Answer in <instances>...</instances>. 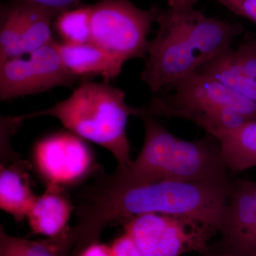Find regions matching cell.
<instances>
[{"label":"cell","instance_id":"27","mask_svg":"<svg viewBox=\"0 0 256 256\" xmlns=\"http://www.w3.org/2000/svg\"><path fill=\"white\" fill-rule=\"evenodd\" d=\"M248 41L250 42V46H252L254 52L256 54V38H248Z\"/></svg>","mask_w":256,"mask_h":256},{"label":"cell","instance_id":"11","mask_svg":"<svg viewBox=\"0 0 256 256\" xmlns=\"http://www.w3.org/2000/svg\"><path fill=\"white\" fill-rule=\"evenodd\" d=\"M196 73L215 79L256 102V54L248 40L224 50L200 66Z\"/></svg>","mask_w":256,"mask_h":256},{"label":"cell","instance_id":"17","mask_svg":"<svg viewBox=\"0 0 256 256\" xmlns=\"http://www.w3.org/2000/svg\"><path fill=\"white\" fill-rule=\"evenodd\" d=\"M21 3L23 8L22 56L30 54L54 40L52 37V24L56 16L45 10Z\"/></svg>","mask_w":256,"mask_h":256},{"label":"cell","instance_id":"21","mask_svg":"<svg viewBox=\"0 0 256 256\" xmlns=\"http://www.w3.org/2000/svg\"><path fill=\"white\" fill-rule=\"evenodd\" d=\"M112 256H143L132 237L124 233L110 246Z\"/></svg>","mask_w":256,"mask_h":256},{"label":"cell","instance_id":"18","mask_svg":"<svg viewBox=\"0 0 256 256\" xmlns=\"http://www.w3.org/2000/svg\"><path fill=\"white\" fill-rule=\"evenodd\" d=\"M55 28L64 43L92 42L90 5L82 4L58 15L55 18Z\"/></svg>","mask_w":256,"mask_h":256},{"label":"cell","instance_id":"1","mask_svg":"<svg viewBox=\"0 0 256 256\" xmlns=\"http://www.w3.org/2000/svg\"><path fill=\"white\" fill-rule=\"evenodd\" d=\"M233 184L175 180L124 183L104 176L79 195L78 224L70 234L82 250L98 242L108 226L150 213L190 217L222 232Z\"/></svg>","mask_w":256,"mask_h":256},{"label":"cell","instance_id":"8","mask_svg":"<svg viewBox=\"0 0 256 256\" xmlns=\"http://www.w3.org/2000/svg\"><path fill=\"white\" fill-rule=\"evenodd\" d=\"M28 56L0 64L2 101L70 86L78 79L66 68L54 40Z\"/></svg>","mask_w":256,"mask_h":256},{"label":"cell","instance_id":"9","mask_svg":"<svg viewBox=\"0 0 256 256\" xmlns=\"http://www.w3.org/2000/svg\"><path fill=\"white\" fill-rule=\"evenodd\" d=\"M34 161L48 188H63L79 182L94 164L86 143L73 132H66L55 133L37 143Z\"/></svg>","mask_w":256,"mask_h":256},{"label":"cell","instance_id":"26","mask_svg":"<svg viewBox=\"0 0 256 256\" xmlns=\"http://www.w3.org/2000/svg\"><path fill=\"white\" fill-rule=\"evenodd\" d=\"M250 188H252V197H254V202L256 207V183L250 182Z\"/></svg>","mask_w":256,"mask_h":256},{"label":"cell","instance_id":"20","mask_svg":"<svg viewBox=\"0 0 256 256\" xmlns=\"http://www.w3.org/2000/svg\"><path fill=\"white\" fill-rule=\"evenodd\" d=\"M234 14L256 24V0H216Z\"/></svg>","mask_w":256,"mask_h":256},{"label":"cell","instance_id":"3","mask_svg":"<svg viewBox=\"0 0 256 256\" xmlns=\"http://www.w3.org/2000/svg\"><path fill=\"white\" fill-rule=\"evenodd\" d=\"M144 144L139 156L110 178L119 182L142 183L160 180L232 183L230 171L213 136L197 141L180 139L170 132L144 108Z\"/></svg>","mask_w":256,"mask_h":256},{"label":"cell","instance_id":"7","mask_svg":"<svg viewBox=\"0 0 256 256\" xmlns=\"http://www.w3.org/2000/svg\"><path fill=\"white\" fill-rule=\"evenodd\" d=\"M143 256H180L184 252H206L207 242L216 230L182 216L144 214L124 223Z\"/></svg>","mask_w":256,"mask_h":256},{"label":"cell","instance_id":"13","mask_svg":"<svg viewBox=\"0 0 256 256\" xmlns=\"http://www.w3.org/2000/svg\"><path fill=\"white\" fill-rule=\"evenodd\" d=\"M256 220V207L250 182L237 180L224 212L222 232L232 248L238 252Z\"/></svg>","mask_w":256,"mask_h":256},{"label":"cell","instance_id":"25","mask_svg":"<svg viewBox=\"0 0 256 256\" xmlns=\"http://www.w3.org/2000/svg\"><path fill=\"white\" fill-rule=\"evenodd\" d=\"M198 0H168L169 8L172 9L182 10L194 8Z\"/></svg>","mask_w":256,"mask_h":256},{"label":"cell","instance_id":"5","mask_svg":"<svg viewBox=\"0 0 256 256\" xmlns=\"http://www.w3.org/2000/svg\"><path fill=\"white\" fill-rule=\"evenodd\" d=\"M173 90L156 94L144 108L146 114L188 120L213 137L256 119V102L196 72Z\"/></svg>","mask_w":256,"mask_h":256},{"label":"cell","instance_id":"24","mask_svg":"<svg viewBox=\"0 0 256 256\" xmlns=\"http://www.w3.org/2000/svg\"><path fill=\"white\" fill-rule=\"evenodd\" d=\"M238 252L246 256H256V220Z\"/></svg>","mask_w":256,"mask_h":256},{"label":"cell","instance_id":"16","mask_svg":"<svg viewBox=\"0 0 256 256\" xmlns=\"http://www.w3.org/2000/svg\"><path fill=\"white\" fill-rule=\"evenodd\" d=\"M22 4L18 0L2 4L0 12V64L22 56Z\"/></svg>","mask_w":256,"mask_h":256},{"label":"cell","instance_id":"6","mask_svg":"<svg viewBox=\"0 0 256 256\" xmlns=\"http://www.w3.org/2000/svg\"><path fill=\"white\" fill-rule=\"evenodd\" d=\"M92 42L126 63L146 60L156 8L139 9L130 0H98L90 5Z\"/></svg>","mask_w":256,"mask_h":256},{"label":"cell","instance_id":"10","mask_svg":"<svg viewBox=\"0 0 256 256\" xmlns=\"http://www.w3.org/2000/svg\"><path fill=\"white\" fill-rule=\"evenodd\" d=\"M16 130L9 122L1 124L0 207L22 222L28 216L36 196L31 188L28 163L14 154L10 146V136Z\"/></svg>","mask_w":256,"mask_h":256},{"label":"cell","instance_id":"15","mask_svg":"<svg viewBox=\"0 0 256 256\" xmlns=\"http://www.w3.org/2000/svg\"><path fill=\"white\" fill-rule=\"evenodd\" d=\"M214 138L220 143L222 156L230 171L239 172L256 166V119Z\"/></svg>","mask_w":256,"mask_h":256},{"label":"cell","instance_id":"23","mask_svg":"<svg viewBox=\"0 0 256 256\" xmlns=\"http://www.w3.org/2000/svg\"><path fill=\"white\" fill-rule=\"evenodd\" d=\"M78 256H112L110 246L94 242L79 252Z\"/></svg>","mask_w":256,"mask_h":256},{"label":"cell","instance_id":"19","mask_svg":"<svg viewBox=\"0 0 256 256\" xmlns=\"http://www.w3.org/2000/svg\"><path fill=\"white\" fill-rule=\"evenodd\" d=\"M24 4L48 12L56 18L58 15L80 6V0H18Z\"/></svg>","mask_w":256,"mask_h":256},{"label":"cell","instance_id":"2","mask_svg":"<svg viewBox=\"0 0 256 256\" xmlns=\"http://www.w3.org/2000/svg\"><path fill=\"white\" fill-rule=\"evenodd\" d=\"M156 8L158 32L148 42L140 78L154 94L171 92L207 60L232 46L244 26L210 18L194 8Z\"/></svg>","mask_w":256,"mask_h":256},{"label":"cell","instance_id":"12","mask_svg":"<svg viewBox=\"0 0 256 256\" xmlns=\"http://www.w3.org/2000/svg\"><path fill=\"white\" fill-rule=\"evenodd\" d=\"M56 46L66 68L78 78L100 76L107 82L122 72L124 62L92 42L72 44L56 42Z\"/></svg>","mask_w":256,"mask_h":256},{"label":"cell","instance_id":"28","mask_svg":"<svg viewBox=\"0 0 256 256\" xmlns=\"http://www.w3.org/2000/svg\"></svg>","mask_w":256,"mask_h":256},{"label":"cell","instance_id":"4","mask_svg":"<svg viewBox=\"0 0 256 256\" xmlns=\"http://www.w3.org/2000/svg\"><path fill=\"white\" fill-rule=\"evenodd\" d=\"M142 111L128 105L124 90L107 82L85 80L65 100L22 117L24 120L40 116L58 119L70 132L110 151L118 168L124 169L132 162L126 132L128 119L140 117Z\"/></svg>","mask_w":256,"mask_h":256},{"label":"cell","instance_id":"22","mask_svg":"<svg viewBox=\"0 0 256 256\" xmlns=\"http://www.w3.org/2000/svg\"><path fill=\"white\" fill-rule=\"evenodd\" d=\"M0 256H30L20 246L18 238L6 234L4 228H0Z\"/></svg>","mask_w":256,"mask_h":256},{"label":"cell","instance_id":"14","mask_svg":"<svg viewBox=\"0 0 256 256\" xmlns=\"http://www.w3.org/2000/svg\"><path fill=\"white\" fill-rule=\"evenodd\" d=\"M74 206L64 193L63 188H47L36 196L28 210V224L33 234L55 238L66 230Z\"/></svg>","mask_w":256,"mask_h":256}]
</instances>
